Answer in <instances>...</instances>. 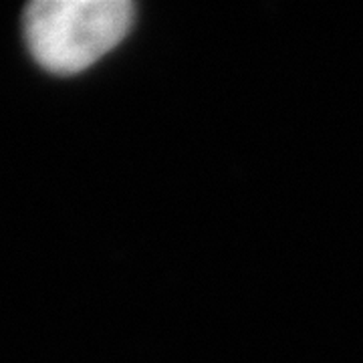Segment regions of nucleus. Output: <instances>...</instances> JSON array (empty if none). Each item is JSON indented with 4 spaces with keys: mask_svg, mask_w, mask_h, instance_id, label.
<instances>
[{
    "mask_svg": "<svg viewBox=\"0 0 363 363\" xmlns=\"http://www.w3.org/2000/svg\"><path fill=\"white\" fill-rule=\"evenodd\" d=\"M131 21L128 0H37L25 13V37L43 69L75 75L116 49Z\"/></svg>",
    "mask_w": 363,
    "mask_h": 363,
    "instance_id": "obj_1",
    "label": "nucleus"
}]
</instances>
